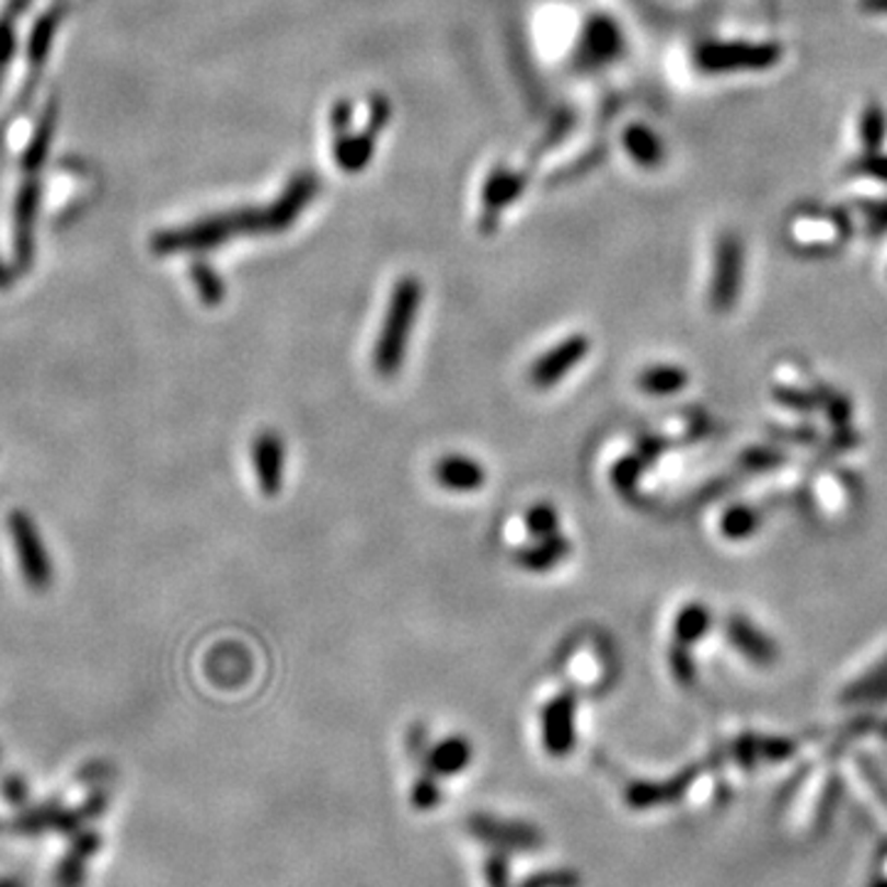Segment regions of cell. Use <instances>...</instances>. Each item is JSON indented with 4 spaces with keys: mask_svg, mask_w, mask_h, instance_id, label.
<instances>
[{
    "mask_svg": "<svg viewBox=\"0 0 887 887\" xmlns=\"http://www.w3.org/2000/svg\"><path fill=\"white\" fill-rule=\"evenodd\" d=\"M641 471H644V461H641L638 453H631V457H624L617 463L614 471H611V481H614L621 496H631L636 491Z\"/></svg>",
    "mask_w": 887,
    "mask_h": 887,
    "instance_id": "4316f807",
    "label": "cell"
},
{
    "mask_svg": "<svg viewBox=\"0 0 887 887\" xmlns=\"http://www.w3.org/2000/svg\"><path fill=\"white\" fill-rule=\"evenodd\" d=\"M390 114H392V108H390L388 99H384L382 94L370 96V102H368V131L370 134H380L382 128L388 126Z\"/></svg>",
    "mask_w": 887,
    "mask_h": 887,
    "instance_id": "d6a6232c",
    "label": "cell"
},
{
    "mask_svg": "<svg viewBox=\"0 0 887 887\" xmlns=\"http://www.w3.org/2000/svg\"><path fill=\"white\" fill-rule=\"evenodd\" d=\"M8 532L10 540H13L18 565L27 587L35 591H45L53 585V560L47 555L43 535H39L33 518L25 510H13L8 516Z\"/></svg>",
    "mask_w": 887,
    "mask_h": 887,
    "instance_id": "277c9868",
    "label": "cell"
},
{
    "mask_svg": "<svg viewBox=\"0 0 887 887\" xmlns=\"http://www.w3.org/2000/svg\"><path fill=\"white\" fill-rule=\"evenodd\" d=\"M439 776L434 774H424L419 776L417 782L412 786V806L417 808V811H431L434 806L441 802V788H439Z\"/></svg>",
    "mask_w": 887,
    "mask_h": 887,
    "instance_id": "f1b7e54d",
    "label": "cell"
},
{
    "mask_svg": "<svg viewBox=\"0 0 887 887\" xmlns=\"http://www.w3.org/2000/svg\"><path fill=\"white\" fill-rule=\"evenodd\" d=\"M624 148L638 165L658 168L666 161V148L660 138L646 126H631L624 131Z\"/></svg>",
    "mask_w": 887,
    "mask_h": 887,
    "instance_id": "ffe728a7",
    "label": "cell"
},
{
    "mask_svg": "<svg viewBox=\"0 0 887 887\" xmlns=\"http://www.w3.org/2000/svg\"><path fill=\"white\" fill-rule=\"evenodd\" d=\"M660 451H664V441L656 439V437H648V439L638 441V457L644 463L656 461L660 457Z\"/></svg>",
    "mask_w": 887,
    "mask_h": 887,
    "instance_id": "74e56055",
    "label": "cell"
},
{
    "mask_svg": "<svg viewBox=\"0 0 887 887\" xmlns=\"http://www.w3.org/2000/svg\"><path fill=\"white\" fill-rule=\"evenodd\" d=\"M710 624H713V617H710V611L698 604V601H690L683 609L678 611L676 617V638L678 644L683 646H693L695 641L703 638L707 634Z\"/></svg>",
    "mask_w": 887,
    "mask_h": 887,
    "instance_id": "44dd1931",
    "label": "cell"
},
{
    "mask_svg": "<svg viewBox=\"0 0 887 887\" xmlns=\"http://www.w3.org/2000/svg\"><path fill=\"white\" fill-rule=\"evenodd\" d=\"M589 345L591 343L585 333H572L565 341H560L555 348L542 353L528 370V380L532 388L538 390L555 388L557 382L567 378L569 370H575L577 365L587 358Z\"/></svg>",
    "mask_w": 887,
    "mask_h": 887,
    "instance_id": "52a82bcc",
    "label": "cell"
},
{
    "mask_svg": "<svg viewBox=\"0 0 887 887\" xmlns=\"http://www.w3.org/2000/svg\"><path fill=\"white\" fill-rule=\"evenodd\" d=\"M745 246L735 232H725L715 244L713 279H710V306L717 313L733 311L742 291Z\"/></svg>",
    "mask_w": 887,
    "mask_h": 887,
    "instance_id": "5b68a950",
    "label": "cell"
},
{
    "mask_svg": "<svg viewBox=\"0 0 887 887\" xmlns=\"http://www.w3.org/2000/svg\"><path fill=\"white\" fill-rule=\"evenodd\" d=\"M522 187H526V177H522V173L508 171V168H496L488 175L486 185H483V210H486V220L491 222V227H496L498 212L503 207L518 200Z\"/></svg>",
    "mask_w": 887,
    "mask_h": 887,
    "instance_id": "9a60e30c",
    "label": "cell"
},
{
    "mask_svg": "<svg viewBox=\"0 0 887 887\" xmlns=\"http://www.w3.org/2000/svg\"><path fill=\"white\" fill-rule=\"evenodd\" d=\"M759 528V512L749 506H733L719 520V530L727 540H745Z\"/></svg>",
    "mask_w": 887,
    "mask_h": 887,
    "instance_id": "cb8c5ba5",
    "label": "cell"
},
{
    "mask_svg": "<svg viewBox=\"0 0 887 887\" xmlns=\"http://www.w3.org/2000/svg\"><path fill=\"white\" fill-rule=\"evenodd\" d=\"M887 134V114L880 104H865L861 112V122H857V136H861V146L865 153L880 151Z\"/></svg>",
    "mask_w": 887,
    "mask_h": 887,
    "instance_id": "7402d4cb",
    "label": "cell"
},
{
    "mask_svg": "<svg viewBox=\"0 0 887 887\" xmlns=\"http://www.w3.org/2000/svg\"><path fill=\"white\" fill-rule=\"evenodd\" d=\"M8 281H10V276L5 274V269H3V264H0V286H8Z\"/></svg>",
    "mask_w": 887,
    "mask_h": 887,
    "instance_id": "60d3db41",
    "label": "cell"
},
{
    "mask_svg": "<svg viewBox=\"0 0 887 887\" xmlns=\"http://www.w3.org/2000/svg\"><path fill=\"white\" fill-rule=\"evenodd\" d=\"M526 530L532 538H548L560 532V516L557 508L550 503H535L526 510Z\"/></svg>",
    "mask_w": 887,
    "mask_h": 887,
    "instance_id": "484cf974",
    "label": "cell"
},
{
    "mask_svg": "<svg viewBox=\"0 0 887 887\" xmlns=\"http://www.w3.org/2000/svg\"><path fill=\"white\" fill-rule=\"evenodd\" d=\"M727 638L733 641V646L742 654L745 658L752 660V664L759 666H767L772 664L776 658V646L774 641L764 636L762 631H759L752 621H747L742 617H733L727 619Z\"/></svg>",
    "mask_w": 887,
    "mask_h": 887,
    "instance_id": "5bb4252c",
    "label": "cell"
},
{
    "mask_svg": "<svg viewBox=\"0 0 887 887\" xmlns=\"http://www.w3.org/2000/svg\"><path fill=\"white\" fill-rule=\"evenodd\" d=\"M244 648L240 646H220L215 648V654L207 660V673H210L212 680L217 683H224V686H234V683H242L246 676H242L240 670H234V660L244 658Z\"/></svg>",
    "mask_w": 887,
    "mask_h": 887,
    "instance_id": "603a6c76",
    "label": "cell"
},
{
    "mask_svg": "<svg viewBox=\"0 0 887 887\" xmlns=\"http://www.w3.org/2000/svg\"><path fill=\"white\" fill-rule=\"evenodd\" d=\"M0 792H3L5 802L13 804V806H25L27 796H30V788L25 784V779L18 776V774H8L3 779V784H0Z\"/></svg>",
    "mask_w": 887,
    "mask_h": 887,
    "instance_id": "e575fe53",
    "label": "cell"
},
{
    "mask_svg": "<svg viewBox=\"0 0 887 887\" xmlns=\"http://www.w3.org/2000/svg\"><path fill=\"white\" fill-rule=\"evenodd\" d=\"M193 281L197 286V291H200V299L207 306H217L222 303L224 299V284L220 276H217L210 266L207 264H197L193 266Z\"/></svg>",
    "mask_w": 887,
    "mask_h": 887,
    "instance_id": "83f0119b",
    "label": "cell"
},
{
    "mask_svg": "<svg viewBox=\"0 0 887 887\" xmlns=\"http://www.w3.org/2000/svg\"><path fill=\"white\" fill-rule=\"evenodd\" d=\"M106 804H108V796L96 788V792L77 808H65L57 804L25 808V811L8 818V821H0V833H10V836H39L47 831L77 833V831H82L87 821H92V818H96L99 814H104Z\"/></svg>",
    "mask_w": 887,
    "mask_h": 887,
    "instance_id": "7a4b0ae2",
    "label": "cell"
},
{
    "mask_svg": "<svg viewBox=\"0 0 887 887\" xmlns=\"http://www.w3.org/2000/svg\"><path fill=\"white\" fill-rule=\"evenodd\" d=\"M861 8L865 10V13L887 15V0H861Z\"/></svg>",
    "mask_w": 887,
    "mask_h": 887,
    "instance_id": "f35d334b",
    "label": "cell"
},
{
    "mask_svg": "<svg viewBox=\"0 0 887 887\" xmlns=\"http://www.w3.org/2000/svg\"><path fill=\"white\" fill-rule=\"evenodd\" d=\"M871 887H887V877H877V880L871 883Z\"/></svg>",
    "mask_w": 887,
    "mask_h": 887,
    "instance_id": "b9f144b4",
    "label": "cell"
},
{
    "mask_svg": "<svg viewBox=\"0 0 887 887\" xmlns=\"http://www.w3.org/2000/svg\"><path fill=\"white\" fill-rule=\"evenodd\" d=\"M624 49V35L611 18H589L579 39V59L589 67L609 65Z\"/></svg>",
    "mask_w": 887,
    "mask_h": 887,
    "instance_id": "30bf717a",
    "label": "cell"
},
{
    "mask_svg": "<svg viewBox=\"0 0 887 887\" xmlns=\"http://www.w3.org/2000/svg\"><path fill=\"white\" fill-rule=\"evenodd\" d=\"M577 875L572 871H545L528 877L520 887H577Z\"/></svg>",
    "mask_w": 887,
    "mask_h": 887,
    "instance_id": "1f68e13d",
    "label": "cell"
},
{
    "mask_svg": "<svg viewBox=\"0 0 887 887\" xmlns=\"http://www.w3.org/2000/svg\"><path fill=\"white\" fill-rule=\"evenodd\" d=\"M688 372L678 365H650L638 375V388L646 394H656V398H668V394L680 392L688 384Z\"/></svg>",
    "mask_w": 887,
    "mask_h": 887,
    "instance_id": "d6986e66",
    "label": "cell"
},
{
    "mask_svg": "<svg viewBox=\"0 0 887 887\" xmlns=\"http://www.w3.org/2000/svg\"><path fill=\"white\" fill-rule=\"evenodd\" d=\"M99 848H102V836L94 831H77L62 863L57 865L55 887H82L89 857L96 855Z\"/></svg>",
    "mask_w": 887,
    "mask_h": 887,
    "instance_id": "4fadbf2b",
    "label": "cell"
},
{
    "mask_svg": "<svg viewBox=\"0 0 887 887\" xmlns=\"http://www.w3.org/2000/svg\"><path fill=\"white\" fill-rule=\"evenodd\" d=\"M0 887H25V883L18 877H0Z\"/></svg>",
    "mask_w": 887,
    "mask_h": 887,
    "instance_id": "ab89813d",
    "label": "cell"
},
{
    "mask_svg": "<svg viewBox=\"0 0 887 887\" xmlns=\"http://www.w3.org/2000/svg\"><path fill=\"white\" fill-rule=\"evenodd\" d=\"M782 47L774 43H703L695 47L693 62L705 74L727 72H762L779 65Z\"/></svg>",
    "mask_w": 887,
    "mask_h": 887,
    "instance_id": "3957f363",
    "label": "cell"
},
{
    "mask_svg": "<svg viewBox=\"0 0 887 887\" xmlns=\"http://www.w3.org/2000/svg\"><path fill=\"white\" fill-rule=\"evenodd\" d=\"M469 831L500 853L510 851H538L542 845V833L538 826L526 821H510L491 814H473L469 818Z\"/></svg>",
    "mask_w": 887,
    "mask_h": 887,
    "instance_id": "8992f818",
    "label": "cell"
},
{
    "mask_svg": "<svg viewBox=\"0 0 887 887\" xmlns=\"http://www.w3.org/2000/svg\"><path fill=\"white\" fill-rule=\"evenodd\" d=\"M577 742V698L562 693L542 710V745L555 759L567 757Z\"/></svg>",
    "mask_w": 887,
    "mask_h": 887,
    "instance_id": "ba28073f",
    "label": "cell"
},
{
    "mask_svg": "<svg viewBox=\"0 0 887 887\" xmlns=\"http://www.w3.org/2000/svg\"><path fill=\"white\" fill-rule=\"evenodd\" d=\"M471 745L466 737H447L439 745H434L427 752V772L434 776H453L461 774L471 762Z\"/></svg>",
    "mask_w": 887,
    "mask_h": 887,
    "instance_id": "e0dca14e",
    "label": "cell"
},
{
    "mask_svg": "<svg viewBox=\"0 0 887 887\" xmlns=\"http://www.w3.org/2000/svg\"><path fill=\"white\" fill-rule=\"evenodd\" d=\"M434 479H437L439 486L447 491L471 493L483 488V483H486V469H483L481 461L463 457V453H447V457H441L437 461V466H434Z\"/></svg>",
    "mask_w": 887,
    "mask_h": 887,
    "instance_id": "7c38bea8",
    "label": "cell"
},
{
    "mask_svg": "<svg viewBox=\"0 0 887 887\" xmlns=\"http://www.w3.org/2000/svg\"><path fill=\"white\" fill-rule=\"evenodd\" d=\"M851 173L887 183V153H880V151L863 153L861 158H855V161L851 163Z\"/></svg>",
    "mask_w": 887,
    "mask_h": 887,
    "instance_id": "f546056e",
    "label": "cell"
},
{
    "mask_svg": "<svg viewBox=\"0 0 887 887\" xmlns=\"http://www.w3.org/2000/svg\"><path fill=\"white\" fill-rule=\"evenodd\" d=\"M670 668H673V673L680 683H690V680H693L695 666H693V658H690V650H686L683 644H678L673 650H670Z\"/></svg>",
    "mask_w": 887,
    "mask_h": 887,
    "instance_id": "836d02e7",
    "label": "cell"
},
{
    "mask_svg": "<svg viewBox=\"0 0 887 887\" xmlns=\"http://www.w3.org/2000/svg\"><path fill=\"white\" fill-rule=\"evenodd\" d=\"M695 776L698 767H688L686 772L676 774L673 779H666V782H634L626 788V804L636 808V811H646V808L678 802L688 792L690 784H693Z\"/></svg>",
    "mask_w": 887,
    "mask_h": 887,
    "instance_id": "8fae6325",
    "label": "cell"
},
{
    "mask_svg": "<svg viewBox=\"0 0 887 887\" xmlns=\"http://www.w3.org/2000/svg\"><path fill=\"white\" fill-rule=\"evenodd\" d=\"M863 212H865V222H867V227H871L873 234L887 232V200L865 203Z\"/></svg>",
    "mask_w": 887,
    "mask_h": 887,
    "instance_id": "d590c367",
    "label": "cell"
},
{
    "mask_svg": "<svg viewBox=\"0 0 887 887\" xmlns=\"http://www.w3.org/2000/svg\"><path fill=\"white\" fill-rule=\"evenodd\" d=\"M375 138H378V134H370L368 128H365L362 134L345 131L341 136H335L333 143L335 163H338L345 173L362 171V168L372 161Z\"/></svg>",
    "mask_w": 887,
    "mask_h": 887,
    "instance_id": "ac0fdd59",
    "label": "cell"
},
{
    "mask_svg": "<svg viewBox=\"0 0 887 887\" xmlns=\"http://www.w3.org/2000/svg\"><path fill=\"white\" fill-rule=\"evenodd\" d=\"M252 463L264 496H279L286 469V447L279 434L272 429L256 434L252 441Z\"/></svg>",
    "mask_w": 887,
    "mask_h": 887,
    "instance_id": "9c48e42d",
    "label": "cell"
},
{
    "mask_svg": "<svg viewBox=\"0 0 887 887\" xmlns=\"http://www.w3.org/2000/svg\"><path fill=\"white\" fill-rule=\"evenodd\" d=\"M422 281L417 276H402V279L392 286L388 311H384V321L380 329V338L375 343L372 365L382 378H394L402 370L404 355H407L410 333L417 323V315L422 309Z\"/></svg>",
    "mask_w": 887,
    "mask_h": 887,
    "instance_id": "6da1fadb",
    "label": "cell"
},
{
    "mask_svg": "<svg viewBox=\"0 0 887 887\" xmlns=\"http://www.w3.org/2000/svg\"><path fill=\"white\" fill-rule=\"evenodd\" d=\"M569 552H572L569 540L562 538L560 532H555V535L538 538L532 545L520 548L516 552V565L542 575V572H548L552 567H557L560 562H565L569 557Z\"/></svg>",
    "mask_w": 887,
    "mask_h": 887,
    "instance_id": "2e32d148",
    "label": "cell"
},
{
    "mask_svg": "<svg viewBox=\"0 0 887 887\" xmlns=\"http://www.w3.org/2000/svg\"><path fill=\"white\" fill-rule=\"evenodd\" d=\"M483 873H486V885L488 887H510V873H508V861H506V853H491L486 857V867H483Z\"/></svg>",
    "mask_w": 887,
    "mask_h": 887,
    "instance_id": "4dcf8cb0",
    "label": "cell"
},
{
    "mask_svg": "<svg viewBox=\"0 0 887 887\" xmlns=\"http://www.w3.org/2000/svg\"><path fill=\"white\" fill-rule=\"evenodd\" d=\"M883 698H887V656L871 670V673L855 680L851 686V693H845V700H883Z\"/></svg>",
    "mask_w": 887,
    "mask_h": 887,
    "instance_id": "d4e9b609",
    "label": "cell"
},
{
    "mask_svg": "<svg viewBox=\"0 0 887 887\" xmlns=\"http://www.w3.org/2000/svg\"><path fill=\"white\" fill-rule=\"evenodd\" d=\"M350 124H353V104L348 99H341V102H335L331 108V128L335 131V136H341L345 131H350Z\"/></svg>",
    "mask_w": 887,
    "mask_h": 887,
    "instance_id": "8d00e7d4",
    "label": "cell"
}]
</instances>
